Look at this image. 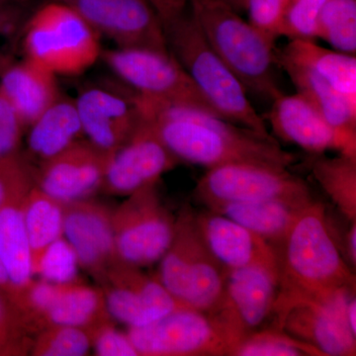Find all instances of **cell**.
<instances>
[{"label": "cell", "mask_w": 356, "mask_h": 356, "mask_svg": "<svg viewBox=\"0 0 356 356\" xmlns=\"http://www.w3.org/2000/svg\"><path fill=\"white\" fill-rule=\"evenodd\" d=\"M138 96L143 116L179 161L207 170L236 163L289 170L298 161L271 135L214 115L166 106Z\"/></svg>", "instance_id": "cell-1"}, {"label": "cell", "mask_w": 356, "mask_h": 356, "mask_svg": "<svg viewBox=\"0 0 356 356\" xmlns=\"http://www.w3.org/2000/svg\"><path fill=\"white\" fill-rule=\"evenodd\" d=\"M277 245L274 329L281 330L293 307L307 302L330 303L355 292V275L337 248L323 204L314 200L302 208Z\"/></svg>", "instance_id": "cell-2"}, {"label": "cell", "mask_w": 356, "mask_h": 356, "mask_svg": "<svg viewBox=\"0 0 356 356\" xmlns=\"http://www.w3.org/2000/svg\"><path fill=\"white\" fill-rule=\"evenodd\" d=\"M189 6L208 44L248 95L269 102L282 95L275 74V43L220 0H191Z\"/></svg>", "instance_id": "cell-3"}, {"label": "cell", "mask_w": 356, "mask_h": 356, "mask_svg": "<svg viewBox=\"0 0 356 356\" xmlns=\"http://www.w3.org/2000/svg\"><path fill=\"white\" fill-rule=\"evenodd\" d=\"M163 29L168 51L222 118L270 136L266 122L252 106L243 84L208 44L191 6L163 25Z\"/></svg>", "instance_id": "cell-4"}, {"label": "cell", "mask_w": 356, "mask_h": 356, "mask_svg": "<svg viewBox=\"0 0 356 356\" xmlns=\"http://www.w3.org/2000/svg\"><path fill=\"white\" fill-rule=\"evenodd\" d=\"M100 37L74 8L56 0L26 22L23 50L25 58L55 76H76L100 58Z\"/></svg>", "instance_id": "cell-5"}, {"label": "cell", "mask_w": 356, "mask_h": 356, "mask_svg": "<svg viewBox=\"0 0 356 356\" xmlns=\"http://www.w3.org/2000/svg\"><path fill=\"white\" fill-rule=\"evenodd\" d=\"M100 58L145 99L222 118L170 51L116 48L102 50Z\"/></svg>", "instance_id": "cell-6"}, {"label": "cell", "mask_w": 356, "mask_h": 356, "mask_svg": "<svg viewBox=\"0 0 356 356\" xmlns=\"http://www.w3.org/2000/svg\"><path fill=\"white\" fill-rule=\"evenodd\" d=\"M127 336L138 355L145 356H233L242 343L215 314L192 308L130 327Z\"/></svg>", "instance_id": "cell-7"}, {"label": "cell", "mask_w": 356, "mask_h": 356, "mask_svg": "<svg viewBox=\"0 0 356 356\" xmlns=\"http://www.w3.org/2000/svg\"><path fill=\"white\" fill-rule=\"evenodd\" d=\"M194 196L207 208L220 203L264 200L304 207L314 201L308 184L287 168L245 163L208 168Z\"/></svg>", "instance_id": "cell-8"}, {"label": "cell", "mask_w": 356, "mask_h": 356, "mask_svg": "<svg viewBox=\"0 0 356 356\" xmlns=\"http://www.w3.org/2000/svg\"><path fill=\"white\" fill-rule=\"evenodd\" d=\"M115 254L122 264L147 266L161 261L172 243L175 222L163 207L156 184L134 192L112 215Z\"/></svg>", "instance_id": "cell-9"}, {"label": "cell", "mask_w": 356, "mask_h": 356, "mask_svg": "<svg viewBox=\"0 0 356 356\" xmlns=\"http://www.w3.org/2000/svg\"><path fill=\"white\" fill-rule=\"evenodd\" d=\"M74 8L117 49L170 51L165 29L147 0H58Z\"/></svg>", "instance_id": "cell-10"}, {"label": "cell", "mask_w": 356, "mask_h": 356, "mask_svg": "<svg viewBox=\"0 0 356 356\" xmlns=\"http://www.w3.org/2000/svg\"><path fill=\"white\" fill-rule=\"evenodd\" d=\"M74 100L84 135L108 153L123 146L144 121L138 95L130 88L122 93L88 88Z\"/></svg>", "instance_id": "cell-11"}, {"label": "cell", "mask_w": 356, "mask_h": 356, "mask_svg": "<svg viewBox=\"0 0 356 356\" xmlns=\"http://www.w3.org/2000/svg\"><path fill=\"white\" fill-rule=\"evenodd\" d=\"M112 154L79 140L48 161L35 175L38 187L62 204L76 202L103 185Z\"/></svg>", "instance_id": "cell-12"}, {"label": "cell", "mask_w": 356, "mask_h": 356, "mask_svg": "<svg viewBox=\"0 0 356 356\" xmlns=\"http://www.w3.org/2000/svg\"><path fill=\"white\" fill-rule=\"evenodd\" d=\"M277 274L261 266L227 269L224 297L212 312L242 339L273 314Z\"/></svg>", "instance_id": "cell-13"}, {"label": "cell", "mask_w": 356, "mask_h": 356, "mask_svg": "<svg viewBox=\"0 0 356 356\" xmlns=\"http://www.w3.org/2000/svg\"><path fill=\"white\" fill-rule=\"evenodd\" d=\"M178 163L177 156L144 117L132 137L112 154L103 184L114 193L131 195L156 184L163 173Z\"/></svg>", "instance_id": "cell-14"}, {"label": "cell", "mask_w": 356, "mask_h": 356, "mask_svg": "<svg viewBox=\"0 0 356 356\" xmlns=\"http://www.w3.org/2000/svg\"><path fill=\"white\" fill-rule=\"evenodd\" d=\"M262 118L280 139L296 145L312 156L334 149L356 156V143L337 132L299 93H282L276 97Z\"/></svg>", "instance_id": "cell-15"}, {"label": "cell", "mask_w": 356, "mask_h": 356, "mask_svg": "<svg viewBox=\"0 0 356 356\" xmlns=\"http://www.w3.org/2000/svg\"><path fill=\"white\" fill-rule=\"evenodd\" d=\"M355 294L343 295L330 303L307 302L293 307L281 330L315 346L324 356H355L356 334L346 318V307Z\"/></svg>", "instance_id": "cell-16"}, {"label": "cell", "mask_w": 356, "mask_h": 356, "mask_svg": "<svg viewBox=\"0 0 356 356\" xmlns=\"http://www.w3.org/2000/svg\"><path fill=\"white\" fill-rule=\"evenodd\" d=\"M123 264L115 271V283L105 297L110 315L129 325L152 324L179 309L189 308L170 294L159 280L140 273L139 267Z\"/></svg>", "instance_id": "cell-17"}, {"label": "cell", "mask_w": 356, "mask_h": 356, "mask_svg": "<svg viewBox=\"0 0 356 356\" xmlns=\"http://www.w3.org/2000/svg\"><path fill=\"white\" fill-rule=\"evenodd\" d=\"M197 222L206 245L225 268L261 266L278 276L277 252L266 238L212 211L197 214Z\"/></svg>", "instance_id": "cell-18"}, {"label": "cell", "mask_w": 356, "mask_h": 356, "mask_svg": "<svg viewBox=\"0 0 356 356\" xmlns=\"http://www.w3.org/2000/svg\"><path fill=\"white\" fill-rule=\"evenodd\" d=\"M64 233L79 264L89 269L97 270L110 257H116L112 216L97 204L79 200L67 204Z\"/></svg>", "instance_id": "cell-19"}, {"label": "cell", "mask_w": 356, "mask_h": 356, "mask_svg": "<svg viewBox=\"0 0 356 356\" xmlns=\"http://www.w3.org/2000/svg\"><path fill=\"white\" fill-rule=\"evenodd\" d=\"M55 74L25 58L0 70V93L30 127L60 96Z\"/></svg>", "instance_id": "cell-20"}, {"label": "cell", "mask_w": 356, "mask_h": 356, "mask_svg": "<svg viewBox=\"0 0 356 356\" xmlns=\"http://www.w3.org/2000/svg\"><path fill=\"white\" fill-rule=\"evenodd\" d=\"M275 60L291 79L297 93L310 102L337 132L356 143V109L309 65L280 50H275Z\"/></svg>", "instance_id": "cell-21"}, {"label": "cell", "mask_w": 356, "mask_h": 356, "mask_svg": "<svg viewBox=\"0 0 356 356\" xmlns=\"http://www.w3.org/2000/svg\"><path fill=\"white\" fill-rule=\"evenodd\" d=\"M31 188L15 192L0 207V259L15 291L14 307L35 274L23 214V204Z\"/></svg>", "instance_id": "cell-22"}, {"label": "cell", "mask_w": 356, "mask_h": 356, "mask_svg": "<svg viewBox=\"0 0 356 356\" xmlns=\"http://www.w3.org/2000/svg\"><path fill=\"white\" fill-rule=\"evenodd\" d=\"M204 245L205 240L199 229L197 214L185 207L175 222L172 243L161 259L158 280L184 305L189 278Z\"/></svg>", "instance_id": "cell-23"}, {"label": "cell", "mask_w": 356, "mask_h": 356, "mask_svg": "<svg viewBox=\"0 0 356 356\" xmlns=\"http://www.w3.org/2000/svg\"><path fill=\"white\" fill-rule=\"evenodd\" d=\"M76 100L60 95L30 126L28 147L42 163L48 161L83 136Z\"/></svg>", "instance_id": "cell-24"}, {"label": "cell", "mask_w": 356, "mask_h": 356, "mask_svg": "<svg viewBox=\"0 0 356 356\" xmlns=\"http://www.w3.org/2000/svg\"><path fill=\"white\" fill-rule=\"evenodd\" d=\"M302 208L282 201L264 200L215 204L208 210L238 222L269 243H280Z\"/></svg>", "instance_id": "cell-25"}, {"label": "cell", "mask_w": 356, "mask_h": 356, "mask_svg": "<svg viewBox=\"0 0 356 356\" xmlns=\"http://www.w3.org/2000/svg\"><path fill=\"white\" fill-rule=\"evenodd\" d=\"M280 51L317 72L356 109L355 55L329 50L315 41L302 40H292Z\"/></svg>", "instance_id": "cell-26"}, {"label": "cell", "mask_w": 356, "mask_h": 356, "mask_svg": "<svg viewBox=\"0 0 356 356\" xmlns=\"http://www.w3.org/2000/svg\"><path fill=\"white\" fill-rule=\"evenodd\" d=\"M312 175L346 219L356 222V156L313 154Z\"/></svg>", "instance_id": "cell-27"}, {"label": "cell", "mask_w": 356, "mask_h": 356, "mask_svg": "<svg viewBox=\"0 0 356 356\" xmlns=\"http://www.w3.org/2000/svg\"><path fill=\"white\" fill-rule=\"evenodd\" d=\"M26 232L31 247L33 266L51 243L64 233V208L62 203L32 187L23 204Z\"/></svg>", "instance_id": "cell-28"}, {"label": "cell", "mask_w": 356, "mask_h": 356, "mask_svg": "<svg viewBox=\"0 0 356 356\" xmlns=\"http://www.w3.org/2000/svg\"><path fill=\"white\" fill-rule=\"evenodd\" d=\"M105 300L97 290L76 285H63L53 305L44 314L53 325L83 327L96 320Z\"/></svg>", "instance_id": "cell-29"}, {"label": "cell", "mask_w": 356, "mask_h": 356, "mask_svg": "<svg viewBox=\"0 0 356 356\" xmlns=\"http://www.w3.org/2000/svg\"><path fill=\"white\" fill-rule=\"evenodd\" d=\"M318 39L334 50L355 55L356 0H327L318 20Z\"/></svg>", "instance_id": "cell-30"}, {"label": "cell", "mask_w": 356, "mask_h": 356, "mask_svg": "<svg viewBox=\"0 0 356 356\" xmlns=\"http://www.w3.org/2000/svg\"><path fill=\"white\" fill-rule=\"evenodd\" d=\"M233 356H324L311 344L295 339L282 330L269 329L248 334Z\"/></svg>", "instance_id": "cell-31"}, {"label": "cell", "mask_w": 356, "mask_h": 356, "mask_svg": "<svg viewBox=\"0 0 356 356\" xmlns=\"http://www.w3.org/2000/svg\"><path fill=\"white\" fill-rule=\"evenodd\" d=\"M79 264L74 248L67 240L60 238L44 250L35 266V273L48 282L70 284L76 280Z\"/></svg>", "instance_id": "cell-32"}, {"label": "cell", "mask_w": 356, "mask_h": 356, "mask_svg": "<svg viewBox=\"0 0 356 356\" xmlns=\"http://www.w3.org/2000/svg\"><path fill=\"white\" fill-rule=\"evenodd\" d=\"M327 0H293L280 28V37L289 41H315L318 39V20Z\"/></svg>", "instance_id": "cell-33"}, {"label": "cell", "mask_w": 356, "mask_h": 356, "mask_svg": "<svg viewBox=\"0 0 356 356\" xmlns=\"http://www.w3.org/2000/svg\"><path fill=\"white\" fill-rule=\"evenodd\" d=\"M90 348L88 334L81 327L55 325L37 344L35 355L43 356L86 355Z\"/></svg>", "instance_id": "cell-34"}, {"label": "cell", "mask_w": 356, "mask_h": 356, "mask_svg": "<svg viewBox=\"0 0 356 356\" xmlns=\"http://www.w3.org/2000/svg\"><path fill=\"white\" fill-rule=\"evenodd\" d=\"M293 0H247L248 22L271 42L280 38V28Z\"/></svg>", "instance_id": "cell-35"}, {"label": "cell", "mask_w": 356, "mask_h": 356, "mask_svg": "<svg viewBox=\"0 0 356 356\" xmlns=\"http://www.w3.org/2000/svg\"><path fill=\"white\" fill-rule=\"evenodd\" d=\"M35 181L31 166L18 152L0 158V207L15 192L29 188Z\"/></svg>", "instance_id": "cell-36"}, {"label": "cell", "mask_w": 356, "mask_h": 356, "mask_svg": "<svg viewBox=\"0 0 356 356\" xmlns=\"http://www.w3.org/2000/svg\"><path fill=\"white\" fill-rule=\"evenodd\" d=\"M24 128L19 115L0 93V158L17 152Z\"/></svg>", "instance_id": "cell-37"}, {"label": "cell", "mask_w": 356, "mask_h": 356, "mask_svg": "<svg viewBox=\"0 0 356 356\" xmlns=\"http://www.w3.org/2000/svg\"><path fill=\"white\" fill-rule=\"evenodd\" d=\"M96 355L100 356H137L128 336L111 327H103L96 334L95 339Z\"/></svg>", "instance_id": "cell-38"}, {"label": "cell", "mask_w": 356, "mask_h": 356, "mask_svg": "<svg viewBox=\"0 0 356 356\" xmlns=\"http://www.w3.org/2000/svg\"><path fill=\"white\" fill-rule=\"evenodd\" d=\"M158 13L163 26L170 22L188 8L191 0H147Z\"/></svg>", "instance_id": "cell-39"}, {"label": "cell", "mask_w": 356, "mask_h": 356, "mask_svg": "<svg viewBox=\"0 0 356 356\" xmlns=\"http://www.w3.org/2000/svg\"><path fill=\"white\" fill-rule=\"evenodd\" d=\"M21 19V11L16 6L7 4L0 6V37L15 31ZM7 64L3 58H0V70Z\"/></svg>", "instance_id": "cell-40"}, {"label": "cell", "mask_w": 356, "mask_h": 356, "mask_svg": "<svg viewBox=\"0 0 356 356\" xmlns=\"http://www.w3.org/2000/svg\"><path fill=\"white\" fill-rule=\"evenodd\" d=\"M13 309L0 298V353H3L10 341L14 323Z\"/></svg>", "instance_id": "cell-41"}, {"label": "cell", "mask_w": 356, "mask_h": 356, "mask_svg": "<svg viewBox=\"0 0 356 356\" xmlns=\"http://www.w3.org/2000/svg\"><path fill=\"white\" fill-rule=\"evenodd\" d=\"M0 298L4 300L11 308L14 309L15 291H14V288L1 259H0Z\"/></svg>", "instance_id": "cell-42"}, {"label": "cell", "mask_w": 356, "mask_h": 356, "mask_svg": "<svg viewBox=\"0 0 356 356\" xmlns=\"http://www.w3.org/2000/svg\"><path fill=\"white\" fill-rule=\"evenodd\" d=\"M346 255L351 264L355 266L356 264V222H350V229L346 236Z\"/></svg>", "instance_id": "cell-43"}, {"label": "cell", "mask_w": 356, "mask_h": 356, "mask_svg": "<svg viewBox=\"0 0 356 356\" xmlns=\"http://www.w3.org/2000/svg\"><path fill=\"white\" fill-rule=\"evenodd\" d=\"M346 318L351 332L356 334V298L355 294L350 297L346 307Z\"/></svg>", "instance_id": "cell-44"}, {"label": "cell", "mask_w": 356, "mask_h": 356, "mask_svg": "<svg viewBox=\"0 0 356 356\" xmlns=\"http://www.w3.org/2000/svg\"><path fill=\"white\" fill-rule=\"evenodd\" d=\"M220 1L224 2L227 6L232 7L236 13H241L245 11L247 0H220Z\"/></svg>", "instance_id": "cell-45"}, {"label": "cell", "mask_w": 356, "mask_h": 356, "mask_svg": "<svg viewBox=\"0 0 356 356\" xmlns=\"http://www.w3.org/2000/svg\"><path fill=\"white\" fill-rule=\"evenodd\" d=\"M28 0H0V6H7V4H15L21 3V2H26Z\"/></svg>", "instance_id": "cell-46"}]
</instances>
